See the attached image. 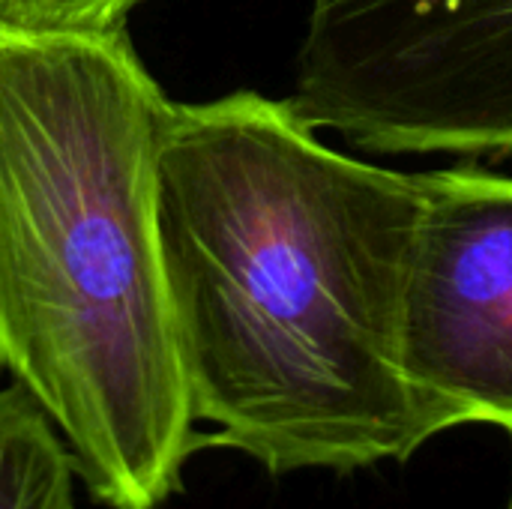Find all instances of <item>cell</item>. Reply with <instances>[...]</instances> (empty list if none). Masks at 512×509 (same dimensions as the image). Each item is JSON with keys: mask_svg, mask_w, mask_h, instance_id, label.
I'll list each match as a JSON object with an SVG mask.
<instances>
[{"mask_svg": "<svg viewBox=\"0 0 512 509\" xmlns=\"http://www.w3.org/2000/svg\"><path fill=\"white\" fill-rule=\"evenodd\" d=\"M420 186L405 369L459 426L512 432V177L453 168Z\"/></svg>", "mask_w": 512, "mask_h": 509, "instance_id": "4", "label": "cell"}, {"mask_svg": "<svg viewBox=\"0 0 512 509\" xmlns=\"http://www.w3.org/2000/svg\"><path fill=\"white\" fill-rule=\"evenodd\" d=\"M420 213V174L327 147L294 102L174 105L156 228L204 444L342 474L459 426L402 354Z\"/></svg>", "mask_w": 512, "mask_h": 509, "instance_id": "1", "label": "cell"}, {"mask_svg": "<svg viewBox=\"0 0 512 509\" xmlns=\"http://www.w3.org/2000/svg\"><path fill=\"white\" fill-rule=\"evenodd\" d=\"M171 111L123 30L0 27V366L105 509H159L204 444L156 228Z\"/></svg>", "mask_w": 512, "mask_h": 509, "instance_id": "2", "label": "cell"}, {"mask_svg": "<svg viewBox=\"0 0 512 509\" xmlns=\"http://www.w3.org/2000/svg\"><path fill=\"white\" fill-rule=\"evenodd\" d=\"M141 0H0V27L45 36L120 33Z\"/></svg>", "mask_w": 512, "mask_h": 509, "instance_id": "6", "label": "cell"}, {"mask_svg": "<svg viewBox=\"0 0 512 509\" xmlns=\"http://www.w3.org/2000/svg\"><path fill=\"white\" fill-rule=\"evenodd\" d=\"M510 438H512V432H510ZM510 509H512V498H510Z\"/></svg>", "mask_w": 512, "mask_h": 509, "instance_id": "7", "label": "cell"}, {"mask_svg": "<svg viewBox=\"0 0 512 509\" xmlns=\"http://www.w3.org/2000/svg\"><path fill=\"white\" fill-rule=\"evenodd\" d=\"M294 108L378 153L512 156V0H309Z\"/></svg>", "mask_w": 512, "mask_h": 509, "instance_id": "3", "label": "cell"}, {"mask_svg": "<svg viewBox=\"0 0 512 509\" xmlns=\"http://www.w3.org/2000/svg\"><path fill=\"white\" fill-rule=\"evenodd\" d=\"M75 471L63 441L18 387L0 390V509H75Z\"/></svg>", "mask_w": 512, "mask_h": 509, "instance_id": "5", "label": "cell"}]
</instances>
